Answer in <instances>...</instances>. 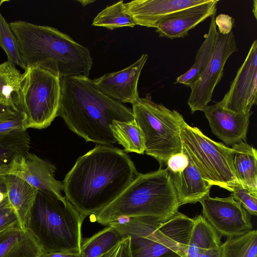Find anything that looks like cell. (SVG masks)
<instances>
[{
    "label": "cell",
    "instance_id": "cell-1",
    "mask_svg": "<svg viewBox=\"0 0 257 257\" xmlns=\"http://www.w3.org/2000/svg\"><path fill=\"white\" fill-rule=\"evenodd\" d=\"M138 174L123 150L98 144L77 159L62 182L63 191L84 220L112 202Z\"/></svg>",
    "mask_w": 257,
    "mask_h": 257
},
{
    "label": "cell",
    "instance_id": "cell-2",
    "mask_svg": "<svg viewBox=\"0 0 257 257\" xmlns=\"http://www.w3.org/2000/svg\"><path fill=\"white\" fill-rule=\"evenodd\" d=\"M58 116L86 142L106 146L116 143L110 128L113 120H134L132 110L103 94L83 75L61 79Z\"/></svg>",
    "mask_w": 257,
    "mask_h": 257
},
{
    "label": "cell",
    "instance_id": "cell-3",
    "mask_svg": "<svg viewBox=\"0 0 257 257\" xmlns=\"http://www.w3.org/2000/svg\"><path fill=\"white\" fill-rule=\"evenodd\" d=\"M27 67L38 66L62 78L88 77L93 59L88 48L56 28L18 20L9 23Z\"/></svg>",
    "mask_w": 257,
    "mask_h": 257
},
{
    "label": "cell",
    "instance_id": "cell-4",
    "mask_svg": "<svg viewBox=\"0 0 257 257\" xmlns=\"http://www.w3.org/2000/svg\"><path fill=\"white\" fill-rule=\"evenodd\" d=\"M180 206L171 175L167 168L140 174L112 202L94 215L103 225L118 219L151 217L166 221Z\"/></svg>",
    "mask_w": 257,
    "mask_h": 257
},
{
    "label": "cell",
    "instance_id": "cell-5",
    "mask_svg": "<svg viewBox=\"0 0 257 257\" xmlns=\"http://www.w3.org/2000/svg\"><path fill=\"white\" fill-rule=\"evenodd\" d=\"M83 220L65 196L38 190L24 229L43 252L80 253Z\"/></svg>",
    "mask_w": 257,
    "mask_h": 257
},
{
    "label": "cell",
    "instance_id": "cell-6",
    "mask_svg": "<svg viewBox=\"0 0 257 257\" xmlns=\"http://www.w3.org/2000/svg\"><path fill=\"white\" fill-rule=\"evenodd\" d=\"M193 225V218L177 212L166 221L137 216L107 225L115 228L123 238L130 237L132 257H186Z\"/></svg>",
    "mask_w": 257,
    "mask_h": 257
},
{
    "label": "cell",
    "instance_id": "cell-7",
    "mask_svg": "<svg viewBox=\"0 0 257 257\" xmlns=\"http://www.w3.org/2000/svg\"><path fill=\"white\" fill-rule=\"evenodd\" d=\"M132 106L134 120L145 137V152L161 168L171 156L182 151L180 132L185 120L177 111L153 101L149 95L139 97Z\"/></svg>",
    "mask_w": 257,
    "mask_h": 257
},
{
    "label": "cell",
    "instance_id": "cell-8",
    "mask_svg": "<svg viewBox=\"0 0 257 257\" xmlns=\"http://www.w3.org/2000/svg\"><path fill=\"white\" fill-rule=\"evenodd\" d=\"M180 137L182 151L209 184L230 192L234 187L242 186L234 170L231 148L211 140L185 120Z\"/></svg>",
    "mask_w": 257,
    "mask_h": 257
},
{
    "label": "cell",
    "instance_id": "cell-9",
    "mask_svg": "<svg viewBox=\"0 0 257 257\" xmlns=\"http://www.w3.org/2000/svg\"><path fill=\"white\" fill-rule=\"evenodd\" d=\"M61 79L38 66L27 67L22 74L17 106L25 115L24 128L41 130L58 116Z\"/></svg>",
    "mask_w": 257,
    "mask_h": 257
},
{
    "label": "cell",
    "instance_id": "cell-10",
    "mask_svg": "<svg viewBox=\"0 0 257 257\" xmlns=\"http://www.w3.org/2000/svg\"><path fill=\"white\" fill-rule=\"evenodd\" d=\"M238 51L233 31L227 34L217 31L210 58L197 81L190 87L187 104L191 113L202 111L211 100L214 90L221 81L226 62Z\"/></svg>",
    "mask_w": 257,
    "mask_h": 257
},
{
    "label": "cell",
    "instance_id": "cell-11",
    "mask_svg": "<svg viewBox=\"0 0 257 257\" xmlns=\"http://www.w3.org/2000/svg\"><path fill=\"white\" fill-rule=\"evenodd\" d=\"M199 202L203 217L220 236H238L252 229L250 215L231 195L224 198L207 195Z\"/></svg>",
    "mask_w": 257,
    "mask_h": 257
},
{
    "label": "cell",
    "instance_id": "cell-12",
    "mask_svg": "<svg viewBox=\"0 0 257 257\" xmlns=\"http://www.w3.org/2000/svg\"><path fill=\"white\" fill-rule=\"evenodd\" d=\"M257 98V41L252 43L248 54L229 89L220 104L225 108L237 113L246 114L251 111Z\"/></svg>",
    "mask_w": 257,
    "mask_h": 257
},
{
    "label": "cell",
    "instance_id": "cell-13",
    "mask_svg": "<svg viewBox=\"0 0 257 257\" xmlns=\"http://www.w3.org/2000/svg\"><path fill=\"white\" fill-rule=\"evenodd\" d=\"M148 58V54L126 68L106 73L93 80L99 90L107 96L120 102H135L140 97L138 84L142 70Z\"/></svg>",
    "mask_w": 257,
    "mask_h": 257
},
{
    "label": "cell",
    "instance_id": "cell-14",
    "mask_svg": "<svg viewBox=\"0 0 257 257\" xmlns=\"http://www.w3.org/2000/svg\"><path fill=\"white\" fill-rule=\"evenodd\" d=\"M202 111L213 134L225 144L232 146L246 142L251 111L246 114L235 112L218 102L207 105Z\"/></svg>",
    "mask_w": 257,
    "mask_h": 257
},
{
    "label": "cell",
    "instance_id": "cell-15",
    "mask_svg": "<svg viewBox=\"0 0 257 257\" xmlns=\"http://www.w3.org/2000/svg\"><path fill=\"white\" fill-rule=\"evenodd\" d=\"M56 170L53 164L29 152L14 161L9 174L20 177L38 190L62 195L63 185L55 179Z\"/></svg>",
    "mask_w": 257,
    "mask_h": 257
},
{
    "label": "cell",
    "instance_id": "cell-16",
    "mask_svg": "<svg viewBox=\"0 0 257 257\" xmlns=\"http://www.w3.org/2000/svg\"><path fill=\"white\" fill-rule=\"evenodd\" d=\"M208 0H135L124 3V9L136 25L156 28L166 17Z\"/></svg>",
    "mask_w": 257,
    "mask_h": 257
},
{
    "label": "cell",
    "instance_id": "cell-17",
    "mask_svg": "<svg viewBox=\"0 0 257 257\" xmlns=\"http://www.w3.org/2000/svg\"><path fill=\"white\" fill-rule=\"evenodd\" d=\"M218 0L207 2L173 13L164 18L156 28L159 37L173 39L184 38L189 31L216 13Z\"/></svg>",
    "mask_w": 257,
    "mask_h": 257
},
{
    "label": "cell",
    "instance_id": "cell-18",
    "mask_svg": "<svg viewBox=\"0 0 257 257\" xmlns=\"http://www.w3.org/2000/svg\"><path fill=\"white\" fill-rule=\"evenodd\" d=\"M188 166L181 172L170 174L180 206L196 203L209 195L212 185L201 176L195 166L189 160Z\"/></svg>",
    "mask_w": 257,
    "mask_h": 257
},
{
    "label": "cell",
    "instance_id": "cell-19",
    "mask_svg": "<svg viewBox=\"0 0 257 257\" xmlns=\"http://www.w3.org/2000/svg\"><path fill=\"white\" fill-rule=\"evenodd\" d=\"M5 181L8 199L24 229L38 190L15 175H6Z\"/></svg>",
    "mask_w": 257,
    "mask_h": 257
},
{
    "label": "cell",
    "instance_id": "cell-20",
    "mask_svg": "<svg viewBox=\"0 0 257 257\" xmlns=\"http://www.w3.org/2000/svg\"><path fill=\"white\" fill-rule=\"evenodd\" d=\"M233 166L242 187L257 192V151L246 142L232 146Z\"/></svg>",
    "mask_w": 257,
    "mask_h": 257
},
{
    "label": "cell",
    "instance_id": "cell-21",
    "mask_svg": "<svg viewBox=\"0 0 257 257\" xmlns=\"http://www.w3.org/2000/svg\"><path fill=\"white\" fill-rule=\"evenodd\" d=\"M41 252L36 240L25 229L0 234V257H38Z\"/></svg>",
    "mask_w": 257,
    "mask_h": 257
},
{
    "label": "cell",
    "instance_id": "cell-22",
    "mask_svg": "<svg viewBox=\"0 0 257 257\" xmlns=\"http://www.w3.org/2000/svg\"><path fill=\"white\" fill-rule=\"evenodd\" d=\"M30 145L27 131L0 135V173L9 174L14 161L29 152Z\"/></svg>",
    "mask_w": 257,
    "mask_h": 257
},
{
    "label": "cell",
    "instance_id": "cell-23",
    "mask_svg": "<svg viewBox=\"0 0 257 257\" xmlns=\"http://www.w3.org/2000/svg\"><path fill=\"white\" fill-rule=\"evenodd\" d=\"M216 14V13L210 17L209 31L204 35L205 39L197 52L195 63L187 71L177 77L174 83L190 87L197 81L207 65L214 49L218 31L215 23Z\"/></svg>",
    "mask_w": 257,
    "mask_h": 257
},
{
    "label": "cell",
    "instance_id": "cell-24",
    "mask_svg": "<svg viewBox=\"0 0 257 257\" xmlns=\"http://www.w3.org/2000/svg\"><path fill=\"white\" fill-rule=\"evenodd\" d=\"M194 225L186 257H197L203 250L219 246L220 236L201 215L193 218Z\"/></svg>",
    "mask_w": 257,
    "mask_h": 257
},
{
    "label": "cell",
    "instance_id": "cell-25",
    "mask_svg": "<svg viewBox=\"0 0 257 257\" xmlns=\"http://www.w3.org/2000/svg\"><path fill=\"white\" fill-rule=\"evenodd\" d=\"M110 130L116 143L122 145L126 152L143 154L145 140L143 133L134 120L131 122L113 120Z\"/></svg>",
    "mask_w": 257,
    "mask_h": 257
},
{
    "label": "cell",
    "instance_id": "cell-26",
    "mask_svg": "<svg viewBox=\"0 0 257 257\" xmlns=\"http://www.w3.org/2000/svg\"><path fill=\"white\" fill-rule=\"evenodd\" d=\"M122 239L115 228L108 226L91 237L82 240L81 257H98L110 250Z\"/></svg>",
    "mask_w": 257,
    "mask_h": 257
},
{
    "label": "cell",
    "instance_id": "cell-27",
    "mask_svg": "<svg viewBox=\"0 0 257 257\" xmlns=\"http://www.w3.org/2000/svg\"><path fill=\"white\" fill-rule=\"evenodd\" d=\"M220 248V257H257V231L227 237Z\"/></svg>",
    "mask_w": 257,
    "mask_h": 257
},
{
    "label": "cell",
    "instance_id": "cell-28",
    "mask_svg": "<svg viewBox=\"0 0 257 257\" xmlns=\"http://www.w3.org/2000/svg\"><path fill=\"white\" fill-rule=\"evenodd\" d=\"M21 77L22 74L13 64L7 61L0 64V102L18 110L17 101Z\"/></svg>",
    "mask_w": 257,
    "mask_h": 257
},
{
    "label": "cell",
    "instance_id": "cell-29",
    "mask_svg": "<svg viewBox=\"0 0 257 257\" xmlns=\"http://www.w3.org/2000/svg\"><path fill=\"white\" fill-rule=\"evenodd\" d=\"M92 25L109 30L125 27L133 28L136 25L133 19L124 11L123 1L106 7L94 18Z\"/></svg>",
    "mask_w": 257,
    "mask_h": 257
},
{
    "label": "cell",
    "instance_id": "cell-30",
    "mask_svg": "<svg viewBox=\"0 0 257 257\" xmlns=\"http://www.w3.org/2000/svg\"><path fill=\"white\" fill-rule=\"evenodd\" d=\"M0 47L4 50L9 63L25 70L18 40L9 23L0 12Z\"/></svg>",
    "mask_w": 257,
    "mask_h": 257
},
{
    "label": "cell",
    "instance_id": "cell-31",
    "mask_svg": "<svg viewBox=\"0 0 257 257\" xmlns=\"http://www.w3.org/2000/svg\"><path fill=\"white\" fill-rule=\"evenodd\" d=\"M21 228L24 229L7 196L0 202V234L12 229Z\"/></svg>",
    "mask_w": 257,
    "mask_h": 257
},
{
    "label": "cell",
    "instance_id": "cell-32",
    "mask_svg": "<svg viewBox=\"0 0 257 257\" xmlns=\"http://www.w3.org/2000/svg\"><path fill=\"white\" fill-rule=\"evenodd\" d=\"M231 195L239 202L250 215L257 214V192H252L242 186L233 188Z\"/></svg>",
    "mask_w": 257,
    "mask_h": 257
},
{
    "label": "cell",
    "instance_id": "cell-33",
    "mask_svg": "<svg viewBox=\"0 0 257 257\" xmlns=\"http://www.w3.org/2000/svg\"><path fill=\"white\" fill-rule=\"evenodd\" d=\"M189 159L182 151L171 156L167 160V169L172 174L182 172L188 165Z\"/></svg>",
    "mask_w": 257,
    "mask_h": 257
},
{
    "label": "cell",
    "instance_id": "cell-34",
    "mask_svg": "<svg viewBox=\"0 0 257 257\" xmlns=\"http://www.w3.org/2000/svg\"><path fill=\"white\" fill-rule=\"evenodd\" d=\"M98 257H132L130 237L123 238L114 247Z\"/></svg>",
    "mask_w": 257,
    "mask_h": 257
},
{
    "label": "cell",
    "instance_id": "cell-35",
    "mask_svg": "<svg viewBox=\"0 0 257 257\" xmlns=\"http://www.w3.org/2000/svg\"><path fill=\"white\" fill-rule=\"evenodd\" d=\"M24 119L25 115L21 113L14 118L0 122V135L16 131H26L24 128Z\"/></svg>",
    "mask_w": 257,
    "mask_h": 257
},
{
    "label": "cell",
    "instance_id": "cell-36",
    "mask_svg": "<svg viewBox=\"0 0 257 257\" xmlns=\"http://www.w3.org/2000/svg\"><path fill=\"white\" fill-rule=\"evenodd\" d=\"M234 20L230 16L220 14L215 18V23L218 28V32L223 34H227L232 31Z\"/></svg>",
    "mask_w": 257,
    "mask_h": 257
},
{
    "label": "cell",
    "instance_id": "cell-37",
    "mask_svg": "<svg viewBox=\"0 0 257 257\" xmlns=\"http://www.w3.org/2000/svg\"><path fill=\"white\" fill-rule=\"evenodd\" d=\"M21 113L13 106L0 102V122L14 118L20 115Z\"/></svg>",
    "mask_w": 257,
    "mask_h": 257
},
{
    "label": "cell",
    "instance_id": "cell-38",
    "mask_svg": "<svg viewBox=\"0 0 257 257\" xmlns=\"http://www.w3.org/2000/svg\"><path fill=\"white\" fill-rule=\"evenodd\" d=\"M38 257H81V255L80 253L46 252L42 251Z\"/></svg>",
    "mask_w": 257,
    "mask_h": 257
},
{
    "label": "cell",
    "instance_id": "cell-39",
    "mask_svg": "<svg viewBox=\"0 0 257 257\" xmlns=\"http://www.w3.org/2000/svg\"><path fill=\"white\" fill-rule=\"evenodd\" d=\"M220 245L218 247L209 248L201 252L197 257H220Z\"/></svg>",
    "mask_w": 257,
    "mask_h": 257
},
{
    "label": "cell",
    "instance_id": "cell-40",
    "mask_svg": "<svg viewBox=\"0 0 257 257\" xmlns=\"http://www.w3.org/2000/svg\"><path fill=\"white\" fill-rule=\"evenodd\" d=\"M7 174L0 173V192L7 194V189L5 181V176Z\"/></svg>",
    "mask_w": 257,
    "mask_h": 257
},
{
    "label": "cell",
    "instance_id": "cell-41",
    "mask_svg": "<svg viewBox=\"0 0 257 257\" xmlns=\"http://www.w3.org/2000/svg\"><path fill=\"white\" fill-rule=\"evenodd\" d=\"M77 2H79V3H81V4L82 5V6H85L88 4H91L92 3H94L95 2V1H92V0H79V1H77Z\"/></svg>",
    "mask_w": 257,
    "mask_h": 257
},
{
    "label": "cell",
    "instance_id": "cell-42",
    "mask_svg": "<svg viewBox=\"0 0 257 257\" xmlns=\"http://www.w3.org/2000/svg\"><path fill=\"white\" fill-rule=\"evenodd\" d=\"M256 1H253L252 11L255 18L256 19Z\"/></svg>",
    "mask_w": 257,
    "mask_h": 257
},
{
    "label": "cell",
    "instance_id": "cell-43",
    "mask_svg": "<svg viewBox=\"0 0 257 257\" xmlns=\"http://www.w3.org/2000/svg\"><path fill=\"white\" fill-rule=\"evenodd\" d=\"M7 196V194L0 192V202L2 201Z\"/></svg>",
    "mask_w": 257,
    "mask_h": 257
},
{
    "label": "cell",
    "instance_id": "cell-44",
    "mask_svg": "<svg viewBox=\"0 0 257 257\" xmlns=\"http://www.w3.org/2000/svg\"><path fill=\"white\" fill-rule=\"evenodd\" d=\"M8 2V1H5V0H0V7L3 4V3H4L5 2Z\"/></svg>",
    "mask_w": 257,
    "mask_h": 257
}]
</instances>
